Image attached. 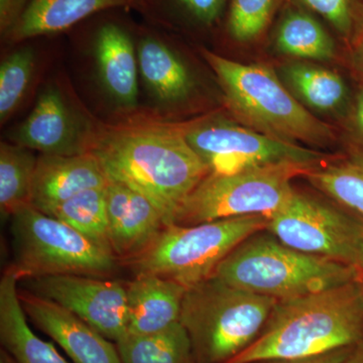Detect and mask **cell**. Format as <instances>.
I'll use <instances>...</instances> for the list:
<instances>
[{
	"label": "cell",
	"instance_id": "603a6c76",
	"mask_svg": "<svg viewBox=\"0 0 363 363\" xmlns=\"http://www.w3.org/2000/svg\"><path fill=\"white\" fill-rule=\"evenodd\" d=\"M116 344L121 363H195L192 344L180 322L157 333H125Z\"/></svg>",
	"mask_w": 363,
	"mask_h": 363
},
{
	"label": "cell",
	"instance_id": "d4e9b609",
	"mask_svg": "<svg viewBox=\"0 0 363 363\" xmlns=\"http://www.w3.org/2000/svg\"><path fill=\"white\" fill-rule=\"evenodd\" d=\"M33 150L16 143L0 145V211L9 218L21 207L30 204L38 157Z\"/></svg>",
	"mask_w": 363,
	"mask_h": 363
},
{
	"label": "cell",
	"instance_id": "4fadbf2b",
	"mask_svg": "<svg viewBox=\"0 0 363 363\" xmlns=\"http://www.w3.org/2000/svg\"><path fill=\"white\" fill-rule=\"evenodd\" d=\"M18 295L26 317L74 363H121L116 344L77 315L25 289H18Z\"/></svg>",
	"mask_w": 363,
	"mask_h": 363
},
{
	"label": "cell",
	"instance_id": "cb8c5ba5",
	"mask_svg": "<svg viewBox=\"0 0 363 363\" xmlns=\"http://www.w3.org/2000/svg\"><path fill=\"white\" fill-rule=\"evenodd\" d=\"M45 214L68 224L98 247L113 255L109 240L106 187L79 193Z\"/></svg>",
	"mask_w": 363,
	"mask_h": 363
},
{
	"label": "cell",
	"instance_id": "8d00e7d4",
	"mask_svg": "<svg viewBox=\"0 0 363 363\" xmlns=\"http://www.w3.org/2000/svg\"><path fill=\"white\" fill-rule=\"evenodd\" d=\"M363 39V13L362 16V18H360V23H359V28H358V33L357 38H355V40H353V42H355V40Z\"/></svg>",
	"mask_w": 363,
	"mask_h": 363
},
{
	"label": "cell",
	"instance_id": "5b68a950",
	"mask_svg": "<svg viewBox=\"0 0 363 363\" xmlns=\"http://www.w3.org/2000/svg\"><path fill=\"white\" fill-rule=\"evenodd\" d=\"M279 301L212 278L186 291L180 323L195 363H227L255 342Z\"/></svg>",
	"mask_w": 363,
	"mask_h": 363
},
{
	"label": "cell",
	"instance_id": "f546056e",
	"mask_svg": "<svg viewBox=\"0 0 363 363\" xmlns=\"http://www.w3.org/2000/svg\"><path fill=\"white\" fill-rule=\"evenodd\" d=\"M182 16L195 25L211 28L220 21L228 0H169Z\"/></svg>",
	"mask_w": 363,
	"mask_h": 363
},
{
	"label": "cell",
	"instance_id": "d6a6232c",
	"mask_svg": "<svg viewBox=\"0 0 363 363\" xmlns=\"http://www.w3.org/2000/svg\"><path fill=\"white\" fill-rule=\"evenodd\" d=\"M354 125L363 145V89L357 94L354 107Z\"/></svg>",
	"mask_w": 363,
	"mask_h": 363
},
{
	"label": "cell",
	"instance_id": "ba28073f",
	"mask_svg": "<svg viewBox=\"0 0 363 363\" xmlns=\"http://www.w3.org/2000/svg\"><path fill=\"white\" fill-rule=\"evenodd\" d=\"M9 219L13 267L21 279L59 274L108 279L116 271V255L32 204Z\"/></svg>",
	"mask_w": 363,
	"mask_h": 363
},
{
	"label": "cell",
	"instance_id": "4316f807",
	"mask_svg": "<svg viewBox=\"0 0 363 363\" xmlns=\"http://www.w3.org/2000/svg\"><path fill=\"white\" fill-rule=\"evenodd\" d=\"M286 0H229L226 33L238 44H252L271 28Z\"/></svg>",
	"mask_w": 363,
	"mask_h": 363
},
{
	"label": "cell",
	"instance_id": "9c48e42d",
	"mask_svg": "<svg viewBox=\"0 0 363 363\" xmlns=\"http://www.w3.org/2000/svg\"><path fill=\"white\" fill-rule=\"evenodd\" d=\"M267 230L288 247L363 272V221L336 203L295 190Z\"/></svg>",
	"mask_w": 363,
	"mask_h": 363
},
{
	"label": "cell",
	"instance_id": "83f0119b",
	"mask_svg": "<svg viewBox=\"0 0 363 363\" xmlns=\"http://www.w3.org/2000/svg\"><path fill=\"white\" fill-rule=\"evenodd\" d=\"M35 52L25 48L11 52L0 66V121L6 123L21 101L32 81Z\"/></svg>",
	"mask_w": 363,
	"mask_h": 363
},
{
	"label": "cell",
	"instance_id": "ffe728a7",
	"mask_svg": "<svg viewBox=\"0 0 363 363\" xmlns=\"http://www.w3.org/2000/svg\"><path fill=\"white\" fill-rule=\"evenodd\" d=\"M136 54L143 82L159 101L176 104L189 96L194 87L192 76L169 45L145 38L138 44Z\"/></svg>",
	"mask_w": 363,
	"mask_h": 363
},
{
	"label": "cell",
	"instance_id": "7402d4cb",
	"mask_svg": "<svg viewBox=\"0 0 363 363\" xmlns=\"http://www.w3.org/2000/svg\"><path fill=\"white\" fill-rule=\"evenodd\" d=\"M304 177L329 199L363 221V152L318 164Z\"/></svg>",
	"mask_w": 363,
	"mask_h": 363
},
{
	"label": "cell",
	"instance_id": "52a82bcc",
	"mask_svg": "<svg viewBox=\"0 0 363 363\" xmlns=\"http://www.w3.org/2000/svg\"><path fill=\"white\" fill-rule=\"evenodd\" d=\"M318 164L283 162L262 164L233 174L209 173L188 196L174 223L203 222L262 215L271 219L290 200L296 177Z\"/></svg>",
	"mask_w": 363,
	"mask_h": 363
},
{
	"label": "cell",
	"instance_id": "836d02e7",
	"mask_svg": "<svg viewBox=\"0 0 363 363\" xmlns=\"http://www.w3.org/2000/svg\"><path fill=\"white\" fill-rule=\"evenodd\" d=\"M352 63L357 75L363 80V39L357 40L354 42Z\"/></svg>",
	"mask_w": 363,
	"mask_h": 363
},
{
	"label": "cell",
	"instance_id": "7a4b0ae2",
	"mask_svg": "<svg viewBox=\"0 0 363 363\" xmlns=\"http://www.w3.org/2000/svg\"><path fill=\"white\" fill-rule=\"evenodd\" d=\"M363 340V283L279 301L252 345L227 363L293 359L352 347Z\"/></svg>",
	"mask_w": 363,
	"mask_h": 363
},
{
	"label": "cell",
	"instance_id": "6da1fadb",
	"mask_svg": "<svg viewBox=\"0 0 363 363\" xmlns=\"http://www.w3.org/2000/svg\"><path fill=\"white\" fill-rule=\"evenodd\" d=\"M108 181L147 197L167 226L210 173L189 145L184 124L136 123L96 128L91 145Z\"/></svg>",
	"mask_w": 363,
	"mask_h": 363
},
{
	"label": "cell",
	"instance_id": "44dd1931",
	"mask_svg": "<svg viewBox=\"0 0 363 363\" xmlns=\"http://www.w3.org/2000/svg\"><path fill=\"white\" fill-rule=\"evenodd\" d=\"M274 30V44L281 54L326 61L335 57V42L315 14L291 1Z\"/></svg>",
	"mask_w": 363,
	"mask_h": 363
},
{
	"label": "cell",
	"instance_id": "7c38bea8",
	"mask_svg": "<svg viewBox=\"0 0 363 363\" xmlns=\"http://www.w3.org/2000/svg\"><path fill=\"white\" fill-rule=\"evenodd\" d=\"M95 130L96 128L79 118L61 91L51 86L40 93L11 140L40 155L76 156L90 152Z\"/></svg>",
	"mask_w": 363,
	"mask_h": 363
},
{
	"label": "cell",
	"instance_id": "e0dca14e",
	"mask_svg": "<svg viewBox=\"0 0 363 363\" xmlns=\"http://www.w3.org/2000/svg\"><path fill=\"white\" fill-rule=\"evenodd\" d=\"M98 75L107 94L123 108L138 104V54L130 35L121 26L106 23L95 38Z\"/></svg>",
	"mask_w": 363,
	"mask_h": 363
},
{
	"label": "cell",
	"instance_id": "4dcf8cb0",
	"mask_svg": "<svg viewBox=\"0 0 363 363\" xmlns=\"http://www.w3.org/2000/svg\"><path fill=\"white\" fill-rule=\"evenodd\" d=\"M30 0H0V26L2 33H9L25 11Z\"/></svg>",
	"mask_w": 363,
	"mask_h": 363
},
{
	"label": "cell",
	"instance_id": "5bb4252c",
	"mask_svg": "<svg viewBox=\"0 0 363 363\" xmlns=\"http://www.w3.org/2000/svg\"><path fill=\"white\" fill-rule=\"evenodd\" d=\"M106 203L109 240L117 259L130 262L142 255L167 226L147 197L118 182L108 181Z\"/></svg>",
	"mask_w": 363,
	"mask_h": 363
},
{
	"label": "cell",
	"instance_id": "d590c367",
	"mask_svg": "<svg viewBox=\"0 0 363 363\" xmlns=\"http://www.w3.org/2000/svg\"><path fill=\"white\" fill-rule=\"evenodd\" d=\"M0 363H18L14 358L7 352L6 350H2L0 352Z\"/></svg>",
	"mask_w": 363,
	"mask_h": 363
},
{
	"label": "cell",
	"instance_id": "8992f818",
	"mask_svg": "<svg viewBox=\"0 0 363 363\" xmlns=\"http://www.w3.org/2000/svg\"><path fill=\"white\" fill-rule=\"evenodd\" d=\"M262 215L234 217L194 225L164 227L149 248L128 262L135 274H154L186 289L212 278L234 248L253 234L266 230Z\"/></svg>",
	"mask_w": 363,
	"mask_h": 363
},
{
	"label": "cell",
	"instance_id": "2e32d148",
	"mask_svg": "<svg viewBox=\"0 0 363 363\" xmlns=\"http://www.w3.org/2000/svg\"><path fill=\"white\" fill-rule=\"evenodd\" d=\"M125 333H157L180 322L185 286L154 274H135L125 283Z\"/></svg>",
	"mask_w": 363,
	"mask_h": 363
},
{
	"label": "cell",
	"instance_id": "8fae6325",
	"mask_svg": "<svg viewBox=\"0 0 363 363\" xmlns=\"http://www.w3.org/2000/svg\"><path fill=\"white\" fill-rule=\"evenodd\" d=\"M21 281L25 290L74 313L114 343L125 334V284L78 274L35 277Z\"/></svg>",
	"mask_w": 363,
	"mask_h": 363
},
{
	"label": "cell",
	"instance_id": "f1b7e54d",
	"mask_svg": "<svg viewBox=\"0 0 363 363\" xmlns=\"http://www.w3.org/2000/svg\"><path fill=\"white\" fill-rule=\"evenodd\" d=\"M320 16L341 37L354 40L363 13V0H291Z\"/></svg>",
	"mask_w": 363,
	"mask_h": 363
},
{
	"label": "cell",
	"instance_id": "d6986e66",
	"mask_svg": "<svg viewBox=\"0 0 363 363\" xmlns=\"http://www.w3.org/2000/svg\"><path fill=\"white\" fill-rule=\"evenodd\" d=\"M138 0H30L7 33L11 42L63 32L91 14L112 7L133 6Z\"/></svg>",
	"mask_w": 363,
	"mask_h": 363
},
{
	"label": "cell",
	"instance_id": "3957f363",
	"mask_svg": "<svg viewBox=\"0 0 363 363\" xmlns=\"http://www.w3.org/2000/svg\"><path fill=\"white\" fill-rule=\"evenodd\" d=\"M213 277L248 292L286 301L358 281L363 272L288 247L266 229L234 248Z\"/></svg>",
	"mask_w": 363,
	"mask_h": 363
},
{
	"label": "cell",
	"instance_id": "277c9868",
	"mask_svg": "<svg viewBox=\"0 0 363 363\" xmlns=\"http://www.w3.org/2000/svg\"><path fill=\"white\" fill-rule=\"evenodd\" d=\"M220 85L227 106L243 125L296 145H328L335 138L329 124L298 102L267 66L242 64L202 49Z\"/></svg>",
	"mask_w": 363,
	"mask_h": 363
},
{
	"label": "cell",
	"instance_id": "1f68e13d",
	"mask_svg": "<svg viewBox=\"0 0 363 363\" xmlns=\"http://www.w3.org/2000/svg\"><path fill=\"white\" fill-rule=\"evenodd\" d=\"M354 347H344L339 350L316 355V357L305 358H293V359H269L257 363H342Z\"/></svg>",
	"mask_w": 363,
	"mask_h": 363
},
{
	"label": "cell",
	"instance_id": "74e56055",
	"mask_svg": "<svg viewBox=\"0 0 363 363\" xmlns=\"http://www.w3.org/2000/svg\"><path fill=\"white\" fill-rule=\"evenodd\" d=\"M362 283H363V277H362Z\"/></svg>",
	"mask_w": 363,
	"mask_h": 363
},
{
	"label": "cell",
	"instance_id": "e575fe53",
	"mask_svg": "<svg viewBox=\"0 0 363 363\" xmlns=\"http://www.w3.org/2000/svg\"><path fill=\"white\" fill-rule=\"evenodd\" d=\"M342 363H363V340L351 350Z\"/></svg>",
	"mask_w": 363,
	"mask_h": 363
},
{
	"label": "cell",
	"instance_id": "484cf974",
	"mask_svg": "<svg viewBox=\"0 0 363 363\" xmlns=\"http://www.w3.org/2000/svg\"><path fill=\"white\" fill-rule=\"evenodd\" d=\"M284 74L296 94L317 111H330L338 108L347 95L343 79L328 69L293 64L286 67Z\"/></svg>",
	"mask_w": 363,
	"mask_h": 363
},
{
	"label": "cell",
	"instance_id": "30bf717a",
	"mask_svg": "<svg viewBox=\"0 0 363 363\" xmlns=\"http://www.w3.org/2000/svg\"><path fill=\"white\" fill-rule=\"evenodd\" d=\"M189 145L210 173L233 174L274 162L323 164L326 156L301 145L272 138L225 119L208 118L185 125Z\"/></svg>",
	"mask_w": 363,
	"mask_h": 363
},
{
	"label": "cell",
	"instance_id": "9a60e30c",
	"mask_svg": "<svg viewBox=\"0 0 363 363\" xmlns=\"http://www.w3.org/2000/svg\"><path fill=\"white\" fill-rule=\"evenodd\" d=\"M108 179L94 155H40L33 177L30 204L45 212L79 193L106 187Z\"/></svg>",
	"mask_w": 363,
	"mask_h": 363
},
{
	"label": "cell",
	"instance_id": "ac0fdd59",
	"mask_svg": "<svg viewBox=\"0 0 363 363\" xmlns=\"http://www.w3.org/2000/svg\"><path fill=\"white\" fill-rule=\"evenodd\" d=\"M20 281L13 267L0 281V340L4 350L18 363H68L52 343L35 335L28 326L18 295Z\"/></svg>",
	"mask_w": 363,
	"mask_h": 363
}]
</instances>
